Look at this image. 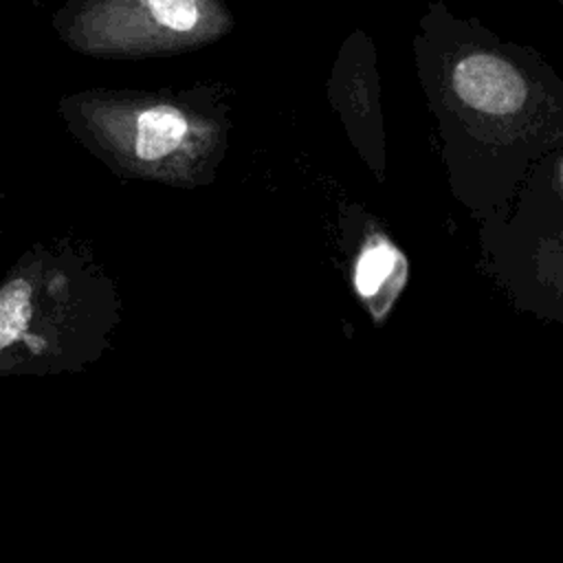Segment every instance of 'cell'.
<instances>
[{
	"label": "cell",
	"mask_w": 563,
	"mask_h": 563,
	"mask_svg": "<svg viewBox=\"0 0 563 563\" xmlns=\"http://www.w3.org/2000/svg\"><path fill=\"white\" fill-rule=\"evenodd\" d=\"M328 99L361 158L378 180H385L387 136L380 108V79L376 46L365 29H354L341 42L328 79Z\"/></svg>",
	"instance_id": "cell-6"
},
{
	"label": "cell",
	"mask_w": 563,
	"mask_h": 563,
	"mask_svg": "<svg viewBox=\"0 0 563 563\" xmlns=\"http://www.w3.org/2000/svg\"><path fill=\"white\" fill-rule=\"evenodd\" d=\"M552 2H556V4L563 9V0H552Z\"/></svg>",
	"instance_id": "cell-10"
},
{
	"label": "cell",
	"mask_w": 563,
	"mask_h": 563,
	"mask_svg": "<svg viewBox=\"0 0 563 563\" xmlns=\"http://www.w3.org/2000/svg\"><path fill=\"white\" fill-rule=\"evenodd\" d=\"M506 211L532 224L563 229V145L530 167Z\"/></svg>",
	"instance_id": "cell-8"
},
{
	"label": "cell",
	"mask_w": 563,
	"mask_h": 563,
	"mask_svg": "<svg viewBox=\"0 0 563 563\" xmlns=\"http://www.w3.org/2000/svg\"><path fill=\"white\" fill-rule=\"evenodd\" d=\"M0 238H2V229H0Z\"/></svg>",
	"instance_id": "cell-11"
},
{
	"label": "cell",
	"mask_w": 563,
	"mask_h": 563,
	"mask_svg": "<svg viewBox=\"0 0 563 563\" xmlns=\"http://www.w3.org/2000/svg\"><path fill=\"white\" fill-rule=\"evenodd\" d=\"M119 292L86 246L31 244L0 279V376L81 372L110 345Z\"/></svg>",
	"instance_id": "cell-2"
},
{
	"label": "cell",
	"mask_w": 563,
	"mask_h": 563,
	"mask_svg": "<svg viewBox=\"0 0 563 563\" xmlns=\"http://www.w3.org/2000/svg\"><path fill=\"white\" fill-rule=\"evenodd\" d=\"M350 288L374 325H385L405 295L411 264L389 229L369 211L350 205L341 213Z\"/></svg>",
	"instance_id": "cell-7"
},
{
	"label": "cell",
	"mask_w": 563,
	"mask_h": 563,
	"mask_svg": "<svg viewBox=\"0 0 563 563\" xmlns=\"http://www.w3.org/2000/svg\"><path fill=\"white\" fill-rule=\"evenodd\" d=\"M413 66L451 196L471 218L504 213L530 167L563 145V77L532 46L429 0Z\"/></svg>",
	"instance_id": "cell-1"
},
{
	"label": "cell",
	"mask_w": 563,
	"mask_h": 563,
	"mask_svg": "<svg viewBox=\"0 0 563 563\" xmlns=\"http://www.w3.org/2000/svg\"><path fill=\"white\" fill-rule=\"evenodd\" d=\"M70 51L150 59L209 46L235 29L227 0H66L51 18Z\"/></svg>",
	"instance_id": "cell-4"
},
{
	"label": "cell",
	"mask_w": 563,
	"mask_h": 563,
	"mask_svg": "<svg viewBox=\"0 0 563 563\" xmlns=\"http://www.w3.org/2000/svg\"><path fill=\"white\" fill-rule=\"evenodd\" d=\"M31 2H33L35 7H40V4H42V0H31Z\"/></svg>",
	"instance_id": "cell-9"
},
{
	"label": "cell",
	"mask_w": 563,
	"mask_h": 563,
	"mask_svg": "<svg viewBox=\"0 0 563 563\" xmlns=\"http://www.w3.org/2000/svg\"><path fill=\"white\" fill-rule=\"evenodd\" d=\"M73 136L119 174L163 183H198L227 145V88H90L59 99Z\"/></svg>",
	"instance_id": "cell-3"
},
{
	"label": "cell",
	"mask_w": 563,
	"mask_h": 563,
	"mask_svg": "<svg viewBox=\"0 0 563 563\" xmlns=\"http://www.w3.org/2000/svg\"><path fill=\"white\" fill-rule=\"evenodd\" d=\"M477 227L479 271L517 310L563 325V229L532 224L508 211Z\"/></svg>",
	"instance_id": "cell-5"
}]
</instances>
